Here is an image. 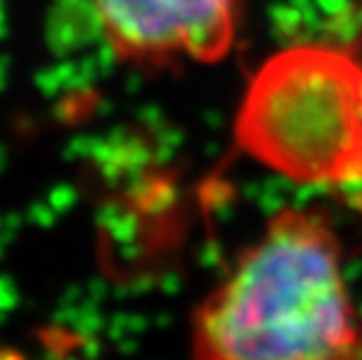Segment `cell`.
Segmentation results:
<instances>
[{"label":"cell","instance_id":"obj_1","mask_svg":"<svg viewBox=\"0 0 362 360\" xmlns=\"http://www.w3.org/2000/svg\"><path fill=\"white\" fill-rule=\"evenodd\" d=\"M192 360H362V316L325 211L283 206L192 316Z\"/></svg>","mask_w":362,"mask_h":360},{"label":"cell","instance_id":"obj_2","mask_svg":"<svg viewBox=\"0 0 362 360\" xmlns=\"http://www.w3.org/2000/svg\"><path fill=\"white\" fill-rule=\"evenodd\" d=\"M236 145L302 185H362V61L327 42L269 57L234 122Z\"/></svg>","mask_w":362,"mask_h":360},{"label":"cell","instance_id":"obj_3","mask_svg":"<svg viewBox=\"0 0 362 360\" xmlns=\"http://www.w3.org/2000/svg\"><path fill=\"white\" fill-rule=\"evenodd\" d=\"M245 0H91L112 57L161 71L215 64L234 47Z\"/></svg>","mask_w":362,"mask_h":360}]
</instances>
